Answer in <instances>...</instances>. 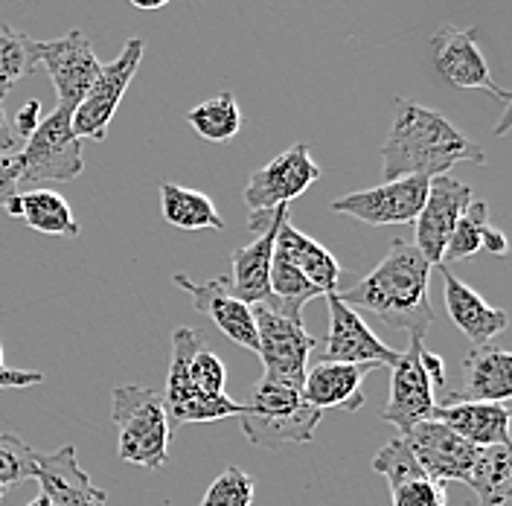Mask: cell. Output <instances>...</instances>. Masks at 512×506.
I'll return each mask as SVG.
<instances>
[{"instance_id":"36","label":"cell","mask_w":512,"mask_h":506,"mask_svg":"<svg viewBox=\"0 0 512 506\" xmlns=\"http://www.w3.org/2000/svg\"><path fill=\"white\" fill-rule=\"evenodd\" d=\"M18 175H21L18 152H12V155L0 152V210L18 195Z\"/></svg>"},{"instance_id":"31","label":"cell","mask_w":512,"mask_h":506,"mask_svg":"<svg viewBox=\"0 0 512 506\" xmlns=\"http://www.w3.org/2000/svg\"><path fill=\"white\" fill-rule=\"evenodd\" d=\"M35 67V38L12 27H0V102L15 91L21 79L35 73Z\"/></svg>"},{"instance_id":"37","label":"cell","mask_w":512,"mask_h":506,"mask_svg":"<svg viewBox=\"0 0 512 506\" xmlns=\"http://www.w3.org/2000/svg\"><path fill=\"white\" fill-rule=\"evenodd\" d=\"M44 120V111H41V102L38 99H30V102H24V108L15 114V120L9 123L12 126V134H15V140L21 137V140H27L32 131L38 128V123Z\"/></svg>"},{"instance_id":"2","label":"cell","mask_w":512,"mask_h":506,"mask_svg":"<svg viewBox=\"0 0 512 506\" xmlns=\"http://www.w3.org/2000/svg\"><path fill=\"white\" fill-rule=\"evenodd\" d=\"M431 262L416 251L414 242L396 239L382 262L347 291H335L350 309L373 312L390 329L425 338L434 323L431 306Z\"/></svg>"},{"instance_id":"24","label":"cell","mask_w":512,"mask_h":506,"mask_svg":"<svg viewBox=\"0 0 512 506\" xmlns=\"http://www.w3.org/2000/svg\"><path fill=\"white\" fill-rule=\"evenodd\" d=\"M274 253L283 256L288 265H294L309 283L320 288L323 294H335L338 283H341V262L326 251L320 242H315L312 236L300 233L294 224L283 222L277 230V242H274Z\"/></svg>"},{"instance_id":"18","label":"cell","mask_w":512,"mask_h":506,"mask_svg":"<svg viewBox=\"0 0 512 506\" xmlns=\"http://www.w3.org/2000/svg\"><path fill=\"white\" fill-rule=\"evenodd\" d=\"M373 472L387 480L393 506H446V486L419 469L402 437L379 448L373 457Z\"/></svg>"},{"instance_id":"5","label":"cell","mask_w":512,"mask_h":506,"mask_svg":"<svg viewBox=\"0 0 512 506\" xmlns=\"http://www.w3.org/2000/svg\"><path fill=\"white\" fill-rule=\"evenodd\" d=\"M73 111L56 108L44 114V120L32 131L18 152V187H38V184H70L82 175L85 158H82V140L73 134L70 126Z\"/></svg>"},{"instance_id":"35","label":"cell","mask_w":512,"mask_h":506,"mask_svg":"<svg viewBox=\"0 0 512 506\" xmlns=\"http://www.w3.org/2000/svg\"><path fill=\"white\" fill-rule=\"evenodd\" d=\"M187 376H190L192 387L204 396H227L224 384H227V373L224 364L219 361L216 352H210L207 347H201L187 364Z\"/></svg>"},{"instance_id":"30","label":"cell","mask_w":512,"mask_h":506,"mask_svg":"<svg viewBox=\"0 0 512 506\" xmlns=\"http://www.w3.org/2000/svg\"><path fill=\"white\" fill-rule=\"evenodd\" d=\"M187 123L195 128V134H201L210 143H227L239 134L242 128V111L239 102L230 91L210 96L201 105H195L187 111Z\"/></svg>"},{"instance_id":"11","label":"cell","mask_w":512,"mask_h":506,"mask_svg":"<svg viewBox=\"0 0 512 506\" xmlns=\"http://www.w3.org/2000/svg\"><path fill=\"white\" fill-rule=\"evenodd\" d=\"M431 53H434V67L437 73L454 88H472V91H486L498 96L504 105H510L512 94L504 91L495 79L489 62L483 56L478 44V30H457V27H440L431 38Z\"/></svg>"},{"instance_id":"38","label":"cell","mask_w":512,"mask_h":506,"mask_svg":"<svg viewBox=\"0 0 512 506\" xmlns=\"http://www.w3.org/2000/svg\"><path fill=\"white\" fill-rule=\"evenodd\" d=\"M288 216V207H274V210H259V213H251V219H248V230L251 233H265L271 224L283 222Z\"/></svg>"},{"instance_id":"28","label":"cell","mask_w":512,"mask_h":506,"mask_svg":"<svg viewBox=\"0 0 512 506\" xmlns=\"http://www.w3.org/2000/svg\"><path fill=\"white\" fill-rule=\"evenodd\" d=\"M315 297H323V291L309 283L294 265H288L283 256L274 253L271 277H268V300L262 306L280 317L303 323V306Z\"/></svg>"},{"instance_id":"1","label":"cell","mask_w":512,"mask_h":506,"mask_svg":"<svg viewBox=\"0 0 512 506\" xmlns=\"http://www.w3.org/2000/svg\"><path fill=\"white\" fill-rule=\"evenodd\" d=\"M457 163L483 166L486 155L448 117L422 108L411 99H396L393 128L382 146L384 181L399 178H437Z\"/></svg>"},{"instance_id":"40","label":"cell","mask_w":512,"mask_h":506,"mask_svg":"<svg viewBox=\"0 0 512 506\" xmlns=\"http://www.w3.org/2000/svg\"><path fill=\"white\" fill-rule=\"evenodd\" d=\"M44 376L41 373H30V370H0V390H9V387H32V384H41Z\"/></svg>"},{"instance_id":"9","label":"cell","mask_w":512,"mask_h":506,"mask_svg":"<svg viewBox=\"0 0 512 506\" xmlns=\"http://www.w3.org/2000/svg\"><path fill=\"white\" fill-rule=\"evenodd\" d=\"M320 178V166L312 160L309 143H294L283 155L259 166L248 187H245V204L251 213L288 207L294 198H300Z\"/></svg>"},{"instance_id":"14","label":"cell","mask_w":512,"mask_h":506,"mask_svg":"<svg viewBox=\"0 0 512 506\" xmlns=\"http://www.w3.org/2000/svg\"><path fill=\"white\" fill-rule=\"evenodd\" d=\"M329 300V335L323 341V361L338 364H367V367H393L399 361V349H390L373 329L350 309L338 294H326Z\"/></svg>"},{"instance_id":"41","label":"cell","mask_w":512,"mask_h":506,"mask_svg":"<svg viewBox=\"0 0 512 506\" xmlns=\"http://www.w3.org/2000/svg\"><path fill=\"white\" fill-rule=\"evenodd\" d=\"M480 248H486L489 253H495V256H504L507 253V236L498 230V227H486L483 230V239H480Z\"/></svg>"},{"instance_id":"16","label":"cell","mask_w":512,"mask_h":506,"mask_svg":"<svg viewBox=\"0 0 512 506\" xmlns=\"http://www.w3.org/2000/svg\"><path fill=\"white\" fill-rule=\"evenodd\" d=\"M405 445L411 448L419 469L437 483H466L472 475L478 448L457 437L451 428H446L437 419H425L414 425L408 434H402Z\"/></svg>"},{"instance_id":"17","label":"cell","mask_w":512,"mask_h":506,"mask_svg":"<svg viewBox=\"0 0 512 506\" xmlns=\"http://www.w3.org/2000/svg\"><path fill=\"white\" fill-rule=\"evenodd\" d=\"M178 288H184L192 297V306L207 315L222 332L224 338H230L233 344L251 349L256 352L259 341H256V320H254V306L242 303L239 297H233L230 291V277H216V280H207V283H195L184 274H175L172 277Z\"/></svg>"},{"instance_id":"10","label":"cell","mask_w":512,"mask_h":506,"mask_svg":"<svg viewBox=\"0 0 512 506\" xmlns=\"http://www.w3.org/2000/svg\"><path fill=\"white\" fill-rule=\"evenodd\" d=\"M35 56L53 79L59 105L67 111H76V105L85 99L88 88L94 85L99 67H102L88 32L70 30L56 41H35Z\"/></svg>"},{"instance_id":"46","label":"cell","mask_w":512,"mask_h":506,"mask_svg":"<svg viewBox=\"0 0 512 506\" xmlns=\"http://www.w3.org/2000/svg\"><path fill=\"white\" fill-rule=\"evenodd\" d=\"M3 495H6V489H3V486H0V501H3Z\"/></svg>"},{"instance_id":"33","label":"cell","mask_w":512,"mask_h":506,"mask_svg":"<svg viewBox=\"0 0 512 506\" xmlns=\"http://www.w3.org/2000/svg\"><path fill=\"white\" fill-rule=\"evenodd\" d=\"M254 492V477L239 466H230L210 483L207 495L201 498L198 506H251L254 504Z\"/></svg>"},{"instance_id":"43","label":"cell","mask_w":512,"mask_h":506,"mask_svg":"<svg viewBox=\"0 0 512 506\" xmlns=\"http://www.w3.org/2000/svg\"><path fill=\"white\" fill-rule=\"evenodd\" d=\"M134 9H143V12H155V9H163L169 0H128Z\"/></svg>"},{"instance_id":"42","label":"cell","mask_w":512,"mask_h":506,"mask_svg":"<svg viewBox=\"0 0 512 506\" xmlns=\"http://www.w3.org/2000/svg\"><path fill=\"white\" fill-rule=\"evenodd\" d=\"M15 149H18V140H15V134H12V126H9L6 111H3V102H0V152H3V155H12Z\"/></svg>"},{"instance_id":"6","label":"cell","mask_w":512,"mask_h":506,"mask_svg":"<svg viewBox=\"0 0 512 506\" xmlns=\"http://www.w3.org/2000/svg\"><path fill=\"white\" fill-rule=\"evenodd\" d=\"M201 347H204V338L198 329L178 326L172 332V358H169L166 390H163V408H166L169 428L195 425V422H219L227 416H239L242 411V402H233L230 396H204L192 387L187 364Z\"/></svg>"},{"instance_id":"12","label":"cell","mask_w":512,"mask_h":506,"mask_svg":"<svg viewBox=\"0 0 512 506\" xmlns=\"http://www.w3.org/2000/svg\"><path fill=\"white\" fill-rule=\"evenodd\" d=\"M425 195H428V178H399V181H384L382 187L373 190L341 195L332 201V210L373 227L411 224L416 222L425 204Z\"/></svg>"},{"instance_id":"25","label":"cell","mask_w":512,"mask_h":506,"mask_svg":"<svg viewBox=\"0 0 512 506\" xmlns=\"http://www.w3.org/2000/svg\"><path fill=\"white\" fill-rule=\"evenodd\" d=\"M283 222L271 224L265 233L256 236L251 245L236 248V251L230 253V262H233L230 291H233V297H239L248 306H262L268 300V277H271V262H274V242H277V230H280Z\"/></svg>"},{"instance_id":"45","label":"cell","mask_w":512,"mask_h":506,"mask_svg":"<svg viewBox=\"0 0 512 506\" xmlns=\"http://www.w3.org/2000/svg\"><path fill=\"white\" fill-rule=\"evenodd\" d=\"M0 370H9V367H6V358H3V347H0Z\"/></svg>"},{"instance_id":"13","label":"cell","mask_w":512,"mask_h":506,"mask_svg":"<svg viewBox=\"0 0 512 506\" xmlns=\"http://www.w3.org/2000/svg\"><path fill=\"white\" fill-rule=\"evenodd\" d=\"M472 187L451 178V175H437L428 181V195L425 204L416 216V242L414 248L431 265H443V253H446L448 236L454 230L457 219L466 213V207L472 204Z\"/></svg>"},{"instance_id":"8","label":"cell","mask_w":512,"mask_h":506,"mask_svg":"<svg viewBox=\"0 0 512 506\" xmlns=\"http://www.w3.org/2000/svg\"><path fill=\"white\" fill-rule=\"evenodd\" d=\"M256 320V341H259V358L265 367V379L283 381L291 387H303L306 379V364L312 349L318 347V341L303 329V323L280 317L277 312L254 306Z\"/></svg>"},{"instance_id":"27","label":"cell","mask_w":512,"mask_h":506,"mask_svg":"<svg viewBox=\"0 0 512 506\" xmlns=\"http://www.w3.org/2000/svg\"><path fill=\"white\" fill-rule=\"evenodd\" d=\"M160 213L163 222L178 230H224V219L216 204L204 192L178 184H160Z\"/></svg>"},{"instance_id":"3","label":"cell","mask_w":512,"mask_h":506,"mask_svg":"<svg viewBox=\"0 0 512 506\" xmlns=\"http://www.w3.org/2000/svg\"><path fill=\"white\" fill-rule=\"evenodd\" d=\"M323 411L312 408L300 387H291L283 381L265 379L256 381L242 402L239 422L242 434L259 448L277 451L280 445L312 443Z\"/></svg>"},{"instance_id":"23","label":"cell","mask_w":512,"mask_h":506,"mask_svg":"<svg viewBox=\"0 0 512 506\" xmlns=\"http://www.w3.org/2000/svg\"><path fill=\"white\" fill-rule=\"evenodd\" d=\"M431 419L443 422L475 448L510 445V408L498 402H443Z\"/></svg>"},{"instance_id":"22","label":"cell","mask_w":512,"mask_h":506,"mask_svg":"<svg viewBox=\"0 0 512 506\" xmlns=\"http://www.w3.org/2000/svg\"><path fill=\"white\" fill-rule=\"evenodd\" d=\"M440 274H443V285H446V312L448 317H451V323H454L475 347L492 344V341L510 326L507 312L489 306L475 288L460 283V280L448 271L446 265H440Z\"/></svg>"},{"instance_id":"26","label":"cell","mask_w":512,"mask_h":506,"mask_svg":"<svg viewBox=\"0 0 512 506\" xmlns=\"http://www.w3.org/2000/svg\"><path fill=\"white\" fill-rule=\"evenodd\" d=\"M466 486L478 495V506H512L510 445L478 448Z\"/></svg>"},{"instance_id":"20","label":"cell","mask_w":512,"mask_h":506,"mask_svg":"<svg viewBox=\"0 0 512 506\" xmlns=\"http://www.w3.org/2000/svg\"><path fill=\"white\" fill-rule=\"evenodd\" d=\"M512 399V352L495 344L475 347L463 358V390L446 402H498Z\"/></svg>"},{"instance_id":"7","label":"cell","mask_w":512,"mask_h":506,"mask_svg":"<svg viewBox=\"0 0 512 506\" xmlns=\"http://www.w3.org/2000/svg\"><path fill=\"white\" fill-rule=\"evenodd\" d=\"M143 50H146L143 38H128L123 53L114 62L99 67L94 85L88 88L85 99L76 105V111L70 117L73 134L79 140H105L108 137V126H111L128 85H131V79H134V73L140 67Z\"/></svg>"},{"instance_id":"4","label":"cell","mask_w":512,"mask_h":506,"mask_svg":"<svg viewBox=\"0 0 512 506\" xmlns=\"http://www.w3.org/2000/svg\"><path fill=\"white\" fill-rule=\"evenodd\" d=\"M111 419L117 428V454L126 463L143 469H163L169 463L172 428L160 393L137 384L114 387Z\"/></svg>"},{"instance_id":"32","label":"cell","mask_w":512,"mask_h":506,"mask_svg":"<svg viewBox=\"0 0 512 506\" xmlns=\"http://www.w3.org/2000/svg\"><path fill=\"white\" fill-rule=\"evenodd\" d=\"M489 227V207L483 201H472L466 207V213L457 219L451 236H448L446 253H443V265L451 262H463L469 256H475L480 251V239H483V230Z\"/></svg>"},{"instance_id":"44","label":"cell","mask_w":512,"mask_h":506,"mask_svg":"<svg viewBox=\"0 0 512 506\" xmlns=\"http://www.w3.org/2000/svg\"><path fill=\"white\" fill-rule=\"evenodd\" d=\"M27 506H56V504H53V501H50V498H47L44 492H38V495H35V498H32Z\"/></svg>"},{"instance_id":"21","label":"cell","mask_w":512,"mask_h":506,"mask_svg":"<svg viewBox=\"0 0 512 506\" xmlns=\"http://www.w3.org/2000/svg\"><path fill=\"white\" fill-rule=\"evenodd\" d=\"M376 367L367 364H338V361H320L312 370H306L303 379V399L318 408V411H361L364 408V393L361 384L367 373Z\"/></svg>"},{"instance_id":"15","label":"cell","mask_w":512,"mask_h":506,"mask_svg":"<svg viewBox=\"0 0 512 506\" xmlns=\"http://www.w3.org/2000/svg\"><path fill=\"white\" fill-rule=\"evenodd\" d=\"M422 338L408 335V349L399 355V361L390 367V399L384 408V422L396 425L402 434H408L414 425L431 419V413L437 408L434 399V384L422 370Z\"/></svg>"},{"instance_id":"29","label":"cell","mask_w":512,"mask_h":506,"mask_svg":"<svg viewBox=\"0 0 512 506\" xmlns=\"http://www.w3.org/2000/svg\"><path fill=\"white\" fill-rule=\"evenodd\" d=\"M18 219L47 236H79V224L73 219L70 204L53 190L18 192Z\"/></svg>"},{"instance_id":"34","label":"cell","mask_w":512,"mask_h":506,"mask_svg":"<svg viewBox=\"0 0 512 506\" xmlns=\"http://www.w3.org/2000/svg\"><path fill=\"white\" fill-rule=\"evenodd\" d=\"M35 457L38 451L12 434H0V486H18L35 477Z\"/></svg>"},{"instance_id":"39","label":"cell","mask_w":512,"mask_h":506,"mask_svg":"<svg viewBox=\"0 0 512 506\" xmlns=\"http://www.w3.org/2000/svg\"><path fill=\"white\" fill-rule=\"evenodd\" d=\"M422 370H425V376L431 379L434 387H443L446 384V364H443V358L425 347H422Z\"/></svg>"},{"instance_id":"19","label":"cell","mask_w":512,"mask_h":506,"mask_svg":"<svg viewBox=\"0 0 512 506\" xmlns=\"http://www.w3.org/2000/svg\"><path fill=\"white\" fill-rule=\"evenodd\" d=\"M41 492L56 506H105V489L94 486L91 475L79 466L76 448L62 445L53 454L35 457V477Z\"/></svg>"}]
</instances>
